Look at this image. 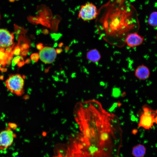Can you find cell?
Instances as JSON below:
<instances>
[{
  "label": "cell",
  "instance_id": "cell-1",
  "mask_svg": "<svg viewBox=\"0 0 157 157\" xmlns=\"http://www.w3.org/2000/svg\"><path fill=\"white\" fill-rule=\"evenodd\" d=\"M24 80L19 74L10 75L6 81L7 89L11 92L18 96L22 95L23 93Z\"/></svg>",
  "mask_w": 157,
  "mask_h": 157
},
{
  "label": "cell",
  "instance_id": "cell-2",
  "mask_svg": "<svg viewBox=\"0 0 157 157\" xmlns=\"http://www.w3.org/2000/svg\"><path fill=\"white\" fill-rule=\"evenodd\" d=\"M98 14L96 6L92 3H86L81 7L78 17L84 21H88L95 19Z\"/></svg>",
  "mask_w": 157,
  "mask_h": 157
},
{
  "label": "cell",
  "instance_id": "cell-3",
  "mask_svg": "<svg viewBox=\"0 0 157 157\" xmlns=\"http://www.w3.org/2000/svg\"><path fill=\"white\" fill-rule=\"evenodd\" d=\"M143 113L140 116L138 126L149 129L153 126L154 122L155 112L146 106L143 107Z\"/></svg>",
  "mask_w": 157,
  "mask_h": 157
},
{
  "label": "cell",
  "instance_id": "cell-4",
  "mask_svg": "<svg viewBox=\"0 0 157 157\" xmlns=\"http://www.w3.org/2000/svg\"><path fill=\"white\" fill-rule=\"evenodd\" d=\"M16 135L10 127L0 133V149L4 151L13 144Z\"/></svg>",
  "mask_w": 157,
  "mask_h": 157
},
{
  "label": "cell",
  "instance_id": "cell-5",
  "mask_svg": "<svg viewBox=\"0 0 157 157\" xmlns=\"http://www.w3.org/2000/svg\"><path fill=\"white\" fill-rule=\"evenodd\" d=\"M56 52L54 48L46 47L40 50L39 53L40 60L45 63L49 64L53 62L56 56Z\"/></svg>",
  "mask_w": 157,
  "mask_h": 157
},
{
  "label": "cell",
  "instance_id": "cell-6",
  "mask_svg": "<svg viewBox=\"0 0 157 157\" xmlns=\"http://www.w3.org/2000/svg\"><path fill=\"white\" fill-rule=\"evenodd\" d=\"M14 35L13 33L4 29H0V47L4 48L13 46Z\"/></svg>",
  "mask_w": 157,
  "mask_h": 157
},
{
  "label": "cell",
  "instance_id": "cell-7",
  "mask_svg": "<svg viewBox=\"0 0 157 157\" xmlns=\"http://www.w3.org/2000/svg\"><path fill=\"white\" fill-rule=\"evenodd\" d=\"M144 40V37L136 32L130 33L126 36L124 42L127 46L133 47L142 44Z\"/></svg>",
  "mask_w": 157,
  "mask_h": 157
},
{
  "label": "cell",
  "instance_id": "cell-8",
  "mask_svg": "<svg viewBox=\"0 0 157 157\" xmlns=\"http://www.w3.org/2000/svg\"><path fill=\"white\" fill-rule=\"evenodd\" d=\"M150 75L149 68L145 65H142L138 66L135 71V75L138 78L145 80L147 79Z\"/></svg>",
  "mask_w": 157,
  "mask_h": 157
},
{
  "label": "cell",
  "instance_id": "cell-9",
  "mask_svg": "<svg viewBox=\"0 0 157 157\" xmlns=\"http://www.w3.org/2000/svg\"><path fill=\"white\" fill-rule=\"evenodd\" d=\"M101 56L99 51L96 49H90L87 53L86 58L89 61L94 63L98 62Z\"/></svg>",
  "mask_w": 157,
  "mask_h": 157
},
{
  "label": "cell",
  "instance_id": "cell-10",
  "mask_svg": "<svg viewBox=\"0 0 157 157\" xmlns=\"http://www.w3.org/2000/svg\"><path fill=\"white\" fill-rule=\"evenodd\" d=\"M146 151V149L144 146L139 144L133 147L132 154L135 157H143Z\"/></svg>",
  "mask_w": 157,
  "mask_h": 157
},
{
  "label": "cell",
  "instance_id": "cell-11",
  "mask_svg": "<svg viewBox=\"0 0 157 157\" xmlns=\"http://www.w3.org/2000/svg\"><path fill=\"white\" fill-rule=\"evenodd\" d=\"M149 24L154 28H157V12H152L148 20Z\"/></svg>",
  "mask_w": 157,
  "mask_h": 157
},
{
  "label": "cell",
  "instance_id": "cell-12",
  "mask_svg": "<svg viewBox=\"0 0 157 157\" xmlns=\"http://www.w3.org/2000/svg\"><path fill=\"white\" fill-rule=\"evenodd\" d=\"M21 60H23V58L21 56H18L15 57L12 61V66H15Z\"/></svg>",
  "mask_w": 157,
  "mask_h": 157
},
{
  "label": "cell",
  "instance_id": "cell-13",
  "mask_svg": "<svg viewBox=\"0 0 157 157\" xmlns=\"http://www.w3.org/2000/svg\"><path fill=\"white\" fill-rule=\"evenodd\" d=\"M21 49L18 45L15 47L13 50L10 53L13 56L14 55L15 56H18L21 53Z\"/></svg>",
  "mask_w": 157,
  "mask_h": 157
},
{
  "label": "cell",
  "instance_id": "cell-14",
  "mask_svg": "<svg viewBox=\"0 0 157 157\" xmlns=\"http://www.w3.org/2000/svg\"><path fill=\"white\" fill-rule=\"evenodd\" d=\"M39 58V55L38 53H33L31 56V60L35 62H37Z\"/></svg>",
  "mask_w": 157,
  "mask_h": 157
},
{
  "label": "cell",
  "instance_id": "cell-15",
  "mask_svg": "<svg viewBox=\"0 0 157 157\" xmlns=\"http://www.w3.org/2000/svg\"><path fill=\"white\" fill-rule=\"evenodd\" d=\"M51 38L55 41L58 40L61 37V35L58 34H51Z\"/></svg>",
  "mask_w": 157,
  "mask_h": 157
},
{
  "label": "cell",
  "instance_id": "cell-16",
  "mask_svg": "<svg viewBox=\"0 0 157 157\" xmlns=\"http://www.w3.org/2000/svg\"><path fill=\"white\" fill-rule=\"evenodd\" d=\"M21 51L28 49L29 47V46L27 43H24L22 44L20 47Z\"/></svg>",
  "mask_w": 157,
  "mask_h": 157
},
{
  "label": "cell",
  "instance_id": "cell-17",
  "mask_svg": "<svg viewBox=\"0 0 157 157\" xmlns=\"http://www.w3.org/2000/svg\"><path fill=\"white\" fill-rule=\"evenodd\" d=\"M36 47L37 49L39 50H41L43 48L42 44L41 43H39L36 45Z\"/></svg>",
  "mask_w": 157,
  "mask_h": 157
},
{
  "label": "cell",
  "instance_id": "cell-18",
  "mask_svg": "<svg viewBox=\"0 0 157 157\" xmlns=\"http://www.w3.org/2000/svg\"><path fill=\"white\" fill-rule=\"evenodd\" d=\"M28 50L27 49L24 50L22 51L21 53V54L23 56H25L28 53Z\"/></svg>",
  "mask_w": 157,
  "mask_h": 157
},
{
  "label": "cell",
  "instance_id": "cell-19",
  "mask_svg": "<svg viewBox=\"0 0 157 157\" xmlns=\"http://www.w3.org/2000/svg\"><path fill=\"white\" fill-rule=\"evenodd\" d=\"M24 63V62L23 60H21L19 61L17 64L18 66L19 67H21L23 66Z\"/></svg>",
  "mask_w": 157,
  "mask_h": 157
},
{
  "label": "cell",
  "instance_id": "cell-20",
  "mask_svg": "<svg viewBox=\"0 0 157 157\" xmlns=\"http://www.w3.org/2000/svg\"><path fill=\"white\" fill-rule=\"evenodd\" d=\"M9 126L12 128H15L16 127V125L14 124H9Z\"/></svg>",
  "mask_w": 157,
  "mask_h": 157
},
{
  "label": "cell",
  "instance_id": "cell-21",
  "mask_svg": "<svg viewBox=\"0 0 157 157\" xmlns=\"http://www.w3.org/2000/svg\"><path fill=\"white\" fill-rule=\"evenodd\" d=\"M56 51L57 53H60L62 52L63 50L61 49H57Z\"/></svg>",
  "mask_w": 157,
  "mask_h": 157
},
{
  "label": "cell",
  "instance_id": "cell-22",
  "mask_svg": "<svg viewBox=\"0 0 157 157\" xmlns=\"http://www.w3.org/2000/svg\"><path fill=\"white\" fill-rule=\"evenodd\" d=\"M31 60L30 59L28 58L26 59L25 61L24 62V63H29L30 62Z\"/></svg>",
  "mask_w": 157,
  "mask_h": 157
},
{
  "label": "cell",
  "instance_id": "cell-23",
  "mask_svg": "<svg viewBox=\"0 0 157 157\" xmlns=\"http://www.w3.org/2000/svg\"><path fill=\"white\" fill-rule=\"evenodd\" d=\"M0 70L2 72H5L7 71V69L6 68H1Z\"/></svg>",
  "mask_w": 157,
  "mask_h": 157
},
{
  "label": "cell",
  "instance_id": "cell-24",
  "mask_svg": "<svg viewBox=\"0 0 157 157\" xmlns=\"http://www.w3.org/2000/svg\"><path fill=\"white\" fill-rule=\"evenodd\" d=\"M154 122L157 124V116H156L154 119Z\"/></svg>",
  "mask_w": 157,
  "mask_h": 157
},
{
  "label": "cell",
  "instance_id": "cell-25",
  "mask_svg": "<svg viewBox=\"0 0 157 157\" xmlns=\"http://www.w3.org/2000/svg\"><path fill=\"white\" fill-rule=\"evenodd\" d=\"M63 45V43H60L58 44V46L59 47H61Z\"/></svg>",
  "mask_w": 157,
  "mask_h": 157
},
{
  "label": "cell",
  "instance_id": "cell-26",
  "mask_svg": "<svg viewBox=\"0 0 157 157\" xmlns=\"http://www.w3.org/2000/svg\"><path fill=\"white\" fill-rule=\"evenodd\" d=\"M3 76H0V79H3Z\"/></svg>",
  "mask_w": 157,
  "mask_h": 157
},
{
  "label": "cell",
  "instance_id": "cell-27",
  "mask_svg": "<svg viewBox=\"0 0 157 157\" xmlns=\"http://www.w3.org/2000/svg\"><path fill=\"white\" fill-rule=\"evenodd\" d=\"M19 157L18 156H13V157Z\"/></svg>",
  "mask_w": 157,
  "mask_h": 157
},
{
  "label": "cell",
  "instance_id": "cell-28",
  "mask_svg": "<svg viewBox=\"0 0 157 157\" xmlns=\"http://www.w3.org/2000/svg\"><path fill=\"white\" fill-rule=\"evenodd\" d=\"M53 157H59L58 156H54Z\"/></svg>",
  "mask_w": 157,
  "mask_h": 157
},
{
  "label": "cell",
  "instance_id": "cell-29",
  "mask_svg": "<svg viewBox=\"0 0 157 157\" xmlns=\"http://www.w3.org/2000/svg\"><path fill=\"white\" fill-rule=\"evenodd\" d=\"M156 39H157V35H156Z\"/></svg>",
  "mask_w": 157,
  "mask_h": 157
},
{
  "label": "cell",
  "instance_id": "cell-30",
  "mask_svg": "<svg viewBox=\"0 0 157 157\" xmlns=\"http://www.w3.org/2000/svg\"></svg>",
  "mask_w": 157,
  "mask_h": 157
}]
</instances>
